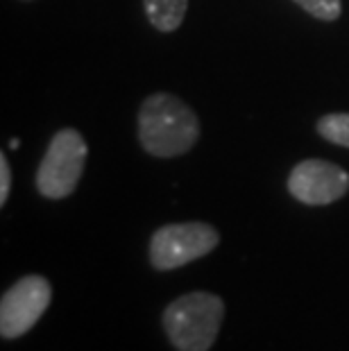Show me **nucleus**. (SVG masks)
<instances>
[{
  "label": "nucleus",
  "mask_w": 349,
  "mask_h": 351,
  "mask_svg": "<svg viewBox=\"0 0 349 351\" xmlns=\"http://www.w3.org/2000/svg\"><path fill=\"white\" fill-rule=\"evenodd\" d=\"M288 191L302 204L324 206L338 202L349 191V175L336 163L306 159L293 168L288 177Z\"/></svg>",
  "instance_id": "obj_6"
},
{
  "label": "nucleus",
  "mask_w": 349,
  "mask_h": 351,
  "mask_svg": "<svg viewBox=\"0 0 349 351\" xmlns=\"http://www.w3.org/2000/svg\"><path fill=\"white\" fill-rule=\"evenodd\" d=\"M19 143H21V141H19V138H14L10 147H12V150H19Z\"/></svg>",
  "instance_id": "obj_11"
},
{
  "label": "nucleus",
  "mask_w": 349,
  "mask_h": 351,
  "mask_svg": "<svg viewBox=\"0 0 349 351\" xmlns=\"http://www.w3.org/2000/svg\"><path fill=\"white\" fill-rule=\"evenodd\" d=\"M220 243V234L206 222H182L166 225L152 234L150 263L157 270H177V267L206 256Z\"/></svg>",
  "instance_id": "obj_4"
},
{
  "label": "nucleus",
  "mask_w": 349,
  "mask_h": 351,
  "mask_svg": "<svg viewBox=\"0 0 349 351\" xmlns=\"http://www.w3.org/2000/svg\"><path fill=\"white\" fill-rule=\"evenodd\" d=\"M317 134L333 145L349 147V114H329L317 121Z\"/></svg>",
  "instance_id": "obj_8"
},
{
  "label": "nucleus",
  "mask_w": 349,
  "mask_h": 351,
  "mask_svg": "<svg viewBox=\"0 0 349 351\" xmlns=\"http://www.w3.org/2000/svg\"><path fill=\"white\" fill-rule=\"evenodd\" d=\"M147 21L159 32H173L186 16L189 0H143Z\"/></svg>",
  "instance_id": "obj_7"
},
{
  "label": "nucleus",
  "mask_w": 349,
  "mask_h": 351,
  "mask_svg": "<svg viewBox=\"0 0 349 351\" xmlns=\"http://www.w3.org/2000/svg\"><path fill=\"white\" fill-rule=\"evenodd\" d=\"M200 123L186 102L177 95L154 93L139 111V141L143 150L159 159L189 152L197 143Z\"/></svg>",
  "instance_id": "obj_1"
},
{
  "label": "nucleus",
  "mask_w": 349,
  "mask_h": 351,
  "mask_svg": "<svg viewBox=\"0 0 349 351\" xmlns=\"http://www.w3.org/2000/svg\"><path fill=\"white\" fill-rule=\"evenodd\" d=\"M53 290L39 274H27L19 279L3 295L0 302V335L7 340L27 333L46 313Z\"/></svg>",
  "instance_id": "obj_5"
},
{
  "label": "nucleus",
  "mask_w": 349,
  "mask_h": 351,
  "mask_svg": "<svg viewBox=\"0 0 349 351\" xmlns=\"http://www.w3.org/2000/svg\"><path fill=\"white\" fill-rule=\"evenodd\" d=\"M12 189V170L5 154H0V204H5Z\"/></svg>",
  "instance_id": "obj_10"
},
{
  "label": "nucleus",
  "mask_w": 349,
  "mask_h": 351,
  "mask_svg": "<svg viewBox=\"0 0 349 351\" xmlns=\"http://www.w3.org/2000/svg\"><path fill=\"white\" fill-rule=\"evenodd\" d=\"M225 319V302L211 293H189L163 311V328L180 351H209Z\"/></svg>",
  "instance_id": "obj_2"
},
{
  "label": "nucleus",
  "mask_w": 349,
  "mask_h": 351,
  "mask_svg": "<svg viewBox=\"0 0 349 351\" xmlns=\"http://www.w3.org/2000/svg\"><path fill=\"white\" fill-rule=\"evenodd\" d=\"M86 152V141L77 130L66 127L57 132L36 170V189L41 195L48 199L69 197L84 173Z\"/></svg>",
  "instance_id": "obj_3"
},
{
  "label": "nucleus",
  "mask_w": 349,
  "mask_h": 351,
  "mask_svg": "<svg viewBox=\"0 0 349 351\" xmlns=\"http://www.w3.org/2000/svg\"><path fill=\"white\" fill-rule=\"evenodd\" d=\"M302 10L320 21H336L340 16V0H295Z\"/></svg>",
  "instance_id": "obj_9"
}]
</instances>
